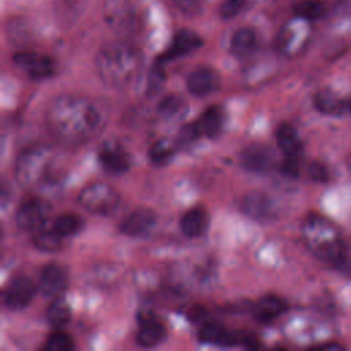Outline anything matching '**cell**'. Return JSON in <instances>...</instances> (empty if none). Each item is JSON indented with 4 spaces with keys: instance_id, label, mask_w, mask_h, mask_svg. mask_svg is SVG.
<instances>
[{
    "instance_id": "2e32d148",
    "label": "cell",
    "mask_w": 351,
    "mask_h": 351,
    "mask_svg": "<svg viewBox=\"0 0 351 351\" xmlns=\"http://www.w3.org/2000/svg\"><path fill=\"white\" fill-rule=\"evenodd\" d=\"M202 44L200 37L192 32V30H180L176 33L171 44L169 45L167 51L163 53V56L160 58V60L167 62L184 55H188L191 52H193L195 49H197Z\"/></svg>"
},
{
    "instance_id": "7402d4cb",
    "label": "cell",
    "mask_w": 351,
    "mask_h": 351,
    "mask_svg": "<svg viewBox=\"0 0 351 351\" xmlns=\"http://www.w3.org/2000/svg\"><path fill=\"white\" fill-rule=\"evenodd\" d=\"M195 125L202 137H215L222 129L223 112L219 107L211 106L195 121Z\"/></svg>"
},
{
    "instance_id": "e575fe53",
    "label": "cell",
    "mask_w": 351,
    "mask_h": 351,
    "mask_svg": "<svg viewBox=\"0 0 351 351\" xmlns=\"http://www.w3.org/2000/svg\"><path fill=\"white\" fill-rule=\"evenodd\" d=\"M281 173L287 177H298L299 174V158H287L281 165Z\"/></svg>"
},
{
    "instance_id": "484cf974",
    "label": "cell",
    "mask_w": 351,
    "mask_h": 351,
    "mask_svg": "<svg viewBox=\"0 0 351 351\" xmlns=\"http://www.w3.org/2000/svg\"><path fill=\"white\" fill-rule=\"evenodd\" d=\"M71 310L66 300L62 298H55L45 311V318L53 328H62L70 321Z\"/></svg>"
},
{
    "instance_id": "836d02e7",
    "label": "cell",
    "mask_w": 351,
    "mask_h": 351,
    "mask_svg": "<svg viewBox=\"0 0 351 351\" xmlns=\"http://www.w3.org/2000/svg\"><path fill=\"white\" fill-rule=\"evenodd\" d=\"M178 10L186 15H196L203 8V0H173Z\"/></svg>"
},
{
    "instance_id": "74e56055",
    "label": "cell",
    "mask_w": 351,
    "mask_h": 351,
    "mask_svg": "<svg viewBox=\"0 0 351 351\" xmlns=\"http://www.w3.org/2000/svg\"><path fill=\"white\" fill-rule=\"evenodd\" d=\"M347 166H348V170H350V174H351V154L347 158Z\"/></svg>"
},
{
    "instance_id": "f1b7e54d",
    "label": "cell",
    "mask_w": 351,
    "mask_h": 351,
    "mask_svg": "<svg viewBox=\"0 0 351 351\" xmlns=\"http://www.w3.org/2000/svg\"><path fill=\"white\" fill-rule=\"evenodd\" d=\"M174 149H176V144H173L167 138H160V140L155 141L151 145L149 152H148L151 163L155 165V166L166 165L171 159V156L174 154Z\"/></svg>"
},
{
    "instance_id": "8fae6325",
    "label": "cell",
    "mask_w": 351,
    "mask_h": 351,
    "mask_svg": "<svg viewBox=\"0 0 351 351\" xmlns=\"http://www.w3.org/2000/svg\"><path fill=\"white\" fill-rule=\"evenodd\" d=\"M14 63L33 80H43L53 73V63L48 56L22 51L14 55Z\"/></svg>"
},
{
    "instance_id": "d4e9b609",
    "label": "cell",
    "mask_w": 351,
    "mask_h": 351,
    "mask_svg": "<svg viewBox=\"0 0 351 351\" xmlns=\"http://www.w3.org/2000/svg\"><path fill=\"white\" fill-rule=\"evenodd\" d=\"M207 226V214L202 208H191L186 211L180 221V228L182 233L188 237L200 236Z\"/></svg>"
},
{
    "instance_id": "ac0fdd59",
    "label": "cell",
    "mask_w": 351,
    "mask_h": 351,
    "mask_svg": "<svg viewBox=\"0 0 351 351\" xmlns=\"http://www.w3.org/2000/svg\"><path fill=\"white\" fill-rule=\"evenodd\" d=\"M287 303L284 299L276 295L262 296L252 307V315L259 322H271L287 311Z\"/></svg>"
},
{
    "instance_id": "3957f363",
    "label": "cell",
    "mask_w": 351,
    "mask_h": 351,
    "mask_svg": "<svg viewBox=\"0 0 351 351\" xmlns=\"http://www.w3.org/2000/svg\"><path fill=\"white\" fill-rule=\"evenodd\" d=\"M143 58L138 49L126 43H111L100 49L96 59L99 77L110 86L122 88L138 75Z\"/></svg>"
},
{
    "instance_id": "83f0119b",
    "label": "cell",
    "mask_w": 351,
    "mask_h": 351,
    "mask_svg": "<svg viewBox=\"0 0 351 351\" xmlns=\"http://www.w3.org/2000/svg\"><path fill=\"white\" fill-rule=\"evenodd\" d=\"M186 111V104L184 99L178 95L166 96L158 106V112L165 119H173L181 117Z\"/></svg>"
},
{
    "instance_id": "6da1fadb",
    "label": "cell",
    "mask_w": 351,
    "mask_h": 351,
    "mask_svg": "<svg viewBox=\"0 0 351 351\" xmlns=\"http://www.w3.org/2000/svg\"><path fill=\"white\" fill-rule=\"evenodd\" d=\"M45 122L58 140L80 144L99 133L103 126V117L99 107L86 99L60 96L47 107Z\"/></svg>"
},
{
    "instance_id": "ba28073f",
    "label": "cell",
    "mask_w": 351,
    "mask_h": 351,
    "mask_svg": "<svg viewBox=\"0 0 351 351\" xmlns=\"http://www.w3.org/2000/svg\"><path fill=\"white\" fill-rule=\"evenodd\" d=\"M240 163L250 173L266 174L273 169L276 156L270 147L263 144H251L243 149Z\"/></svg>"
},
{
    "instance_id": "d590c367",
    "label": "cell",
    "mask_w": 351,
    "mask_h": 351,
    "mask_svg": "<svg viewBox=\"0 0 351 351\" xmlns=\"http://www.w3.org/2000/svg\"><path fill=\"white\" fill-rule=\"evenodd\" d=\"M148 81H149V82H148V89H149V90H154V93H155L156 90L160 89V85H162L163 81H165V74H163V71H162L159 67H155V69L152 70V73H151Z\"/></svg>"
},
{
    "instance_id": "4fadbf2b",
    "label": "cell",
    "mask_w": 351,
    "mask_h": 351,
    "mask_svg": "<svg viewBox=\"0 0 351 351\" xmlns=\"http://www.w3.org/2000/svg\"><path fill=\"white\" fill-rule=\"evenodd\" d=\"M156 223V214L149 208H137L129 213L119 225V232L130 236L140 237L151 232Z\"/></svg>"
},
{
    "instance_id": "8992f818",
    "label": "cell",
    "mask_w": 351,
    "mask_h": 351,
    "mask_svg": "<svg viewBox=\"0 0 351 351\" xmlns=\"http://www.w3.org/2000/svg\"><path fill=\"white\" fill-rule=\"evenodd\" d=\"M78 203L89 213L103 215L110 214L117 208L119 196L111 185L106 182H92L80 192Z\"/></svg>"
},
{
    "instance_id": "4dcf8cb0",
    "label": "cell",
    "mask_w": 351,
    "mask_h": 351,
    "mask_svg": "<svg viewBox=\"0 0 351 351\" xmlns=\"http://www.w3.org/2000/svg\"><path fill=\"white\" fill-rule=\"evenodd\" d=\"M74 347L71 337L64 332H53L47 337L45 351H70Z\"/></svg>"
},
{
    "instance_id": "44dd1931",
    "label": "cell",
    "mask_w": 351,
    "mask_h": 351,
    "mask_svg": "<svg viewBox=\"0 0 351 351\" xmlns=\"http://www.w3.org/2000/svg\"><path fill=\"white\" fill-rule=\"evenodd\" d=\"M166 336V329L163 324H160L155 318H147L143 321L137 335H136V341L145 348H151L158 346L159 343L163 341Z\"/></svg>"
},
{
    "instance_id": "7c38bea8",
    "label": "cell",
    "mask_w": 351,
    "mask_h": 351,
    "mask_svg": "<svg viewBox=\"0 0 351 351\" xmlns=\"http://www.w3.org/2000/svg\"><path fill=\"white\" fill-rule=\"evenodd\" d=\"M101 167L114 176L123 174L130 167V156L123 147L114 141H106L99 151Z\"/></svg>"
},
{
    "instance_id": "7a4b0ae2",
    "label": "cell",
    "mask_w": 351,
    "mask_h": 351,
    "mask_svg": "<svg viewBox=\"0 0 351 351\" xmlns=\"http://www.w3.org/2000/svg\"><path fill=\"white\" fill-rule=\"evenodd\" d=\"M300 233L313 255L337 271L351 276L348 245L341 229L333 221L319 214H310L303 219Z\"/></svg>"
},
{
    "instance_id": "9a60e30c",
    "label": "cell",
    "mask_w": 351,
    "mask_h": 351,
    "mask_svg": "<svg viewBox=\"0 0 351 351\" xmlns=\"http://www.w3.org/2000/svg\"><path fill=\"white\" fill-rule=\"evenodd\" d=\"M219 86V75L211 67H197L186 77V88L193 96H207Z\"/></svg>"
},
{
    "instance_id": "d6986e66",
    "label": "cell",
    "mask_w": 351,
    "mask_h": 351,
    "mask_svg": "<svg viewBox=\"0 0 351 351\" xmlns=\"http://www.w3.org/2000/svg\"><path fill=\"white\" fill-rule=\"evenodd\" d=\"M197 337L202 343L221 347H229L241 343V339L236 333L226 330L217 322H208L203 325L197 333Z\"/></svg>"
},
{
    "instance_id": "30bf717a",
    "label": "cell",
    "mask_w": 351,
    "mask_h": 351,
    "mask_svg": "<svg viewBox=\"0 0 351 351\" xmlns=\"http://www.w3.org/2000/svg\"><path fill=\"white\" fill-rule=\"evenodd\" d=\"M240 210L247 217L255 221H265V219L274 218L277 207L274 200L269 195L263 192L252 191L241 197Z\"/></svg>"
},
{
    "instance_id": "ffe728a7",
    "label": "cell",
    "mask_w": 351,
    "mask_h": 351,
    "mask_svg": "<svg viewBox=\"0 0 351 351\" xmlns=\"http://www.w3.org/2000/svg\"><path fill=\"white\" fill-rule=\"evenodd\" d=\"M276 141L280 151L287 158H300L302 140L296 129L289 123H281L276 130Z\"/></svg>"
},
{
    "instance_id": "4316f807",
    "label": "cell",
    "mask_w": 351,
    "mask_h": 351,
    "mask_svg": "<svg viewBox=\"0 0 351 351\" xmlns=\"http://www.w3.org/2000/svg\"><path fill=\"white\" fill-rule=\"evenodd\" d=\"M293 12L296 16L313 22L324 18L326 14V5L321 0H300L295 4Z\"/></svg>"
},
{
    "instance_id": "d6a6232c",
    "label": "cell",
    "mask_w": 351,
    "mask_h": 351,
    "mask_svg": "<svg viewBox=\"0 0 351 351\" xmlns=\"http://www.w3.org/2000/svg\"><path fill=\"white\" fill-rule=\"evenodd\" d=\"M244 7V0H223L219 5V15L223 19H229L236 16Z\"/></svg>"
},
{
    "instance_id": "e0dca14e",
    "label": "cell",
    "mask_w": 351,
    "mask_h": 351,
    "mask_svg": "<svg viewBox=\"0 0 351 351\" xmlns=\"http://www.w3.org/2000/svg\"><path fill=\"white\" fill-rule=\"evenodd\" d=\"M314 106L315 108L325 114L332 117H339L348 111V99L340 96L339 93L329 90V89H321L314 95Z\"/></svg>"
},
{
    "instance_id": "52a82bcc",
    "label": "cell",
    "mask_w": 351,
    "mask_h": 351,
    "mask_svg": "<svg viewBox=\"0 0 351 351\" xmlns=\"http://www.w3.org/2000/svg\"><path fill=\"white\" fill-rule=\"evenodd\" d=\"M49 204L41 197H30L25 200L16 210L15 222L22 230H36L47 222Z\"/></svg>"
},
{
    "instance_id": "cb8c5ba5",
    "label": "cell",
    "mask_w": 351,
    "mask_h": 351,
    "mask_svg": "<svg viewBox=\"0 0 351 351\" xmlns=\"http://www.w3.org/2000/svg\"><path fill=\"white\" fill-rule=\"evenodd\" d=\"M258 44L256 33L250 27H241L236 30L230 38V52L237 58L250 55Z\"/></svg>"
},
{
    "instance_id": "5bb4252c",
    "label": "cell",
    "mask_w": 351,
    "mask_h": 351,
    "mask_svg": "<svg viewBox=\"0 0 351 351\" xmlns=\"http://www.w3.org/2000/svg\"><path fill=\"white\" fill-rule=\"evenodd\" d=\"M67 287V276L58 263H48L43 267L38 281L40 292L47 298H59Z\"/></svg>"
},
{
    "instance_id": "5b68a950",
    "label": "cell",
    "mask_w": 351,
    "mask_h": 351,
    "mask_svg": "<svg viewBox=\"0 0 351 351\" xmlns=\"http://www.w3.org/2000/svg\"><path fill=\"white\" fill-rule=\"evenodd\" d=\"M311 38L310 22L295 15L293 19L288 21L277 33L276 47L277 49L287 55L295 56L304 51Z\"/></svg>"
},
{
    "instance_id": "1f68e13d",
    "label": "cell",
    "mask_w": 351,
    "mask_h": 351,
    "mask_svg": "<svg viewBox=\"0 0 351 351\" xmlns=\"http://www.w3.org/2000/svg\"><path fill=\"white\" fill-rule=\"evenodd\" d=\"M200 133L193 123H188V125H184L181 129H180V133H178V137H177V144L180 147H188L191 144H193L197 138H200Z\"/></svg>"
},
{
    "instance_id": "f35d334b",
    "label": "cell",
    "mask_w": 351,
    "mask_h": 351,
    "mask_svg": "<svg viewBox=\"0 0 351 351\" xmlns=\"http://www.w3.org/2000/svg\"><path fill=\"white\" fill-rule=\"evenodd\" d=\"M348 111L351 112V97L348 99Z\"/></svg>"
},
{
    "instance_id": "277c9868",
    "label": "cell",
    "mask_w": 351,
    "mask_h": 351,
    "mask_svg": "<svg viewBox=\"0 0 351 351\" xmlns=\"http://www.w3.org/2000/svg\"><path fill=\"white\" fill-rule=\"evenodd\" d=\"M52 151L45 145H33L21 152L15 163V178L22 186L43 184L48 176L52 162Z\"/></svg>"
},
{
    "instance_id": "8d00e7d4",
    "label": "cell",
    "mask_w": 351,
    "mask_h": 351,
    "mask_svg": "<svg viewBox=\"0 0 351 351\" xmlns=\"http://www.w3.org/2000/svg\"><path fill=\"white\" fill-rule=\"evenodd\" d=\"M308 174L317 181H325L328 178V171L321 163H311L308 166Z\"/></svg>"
},
{
    "instance_id": "f546056e",
    "label": "cell",
    "mask_w": 351,
    "mask_h": 351,
    "mask_svg": "<svg viewBox=\"0 0 351 351\" xmlns=\"http://www.w3.org/2000/svg\"><path fill=\"white\" fill-rule=\"evenodd\" d=\"M52 225L62 237H67L80 232L82 226V219L75 214H62L56 217Z\"/></svg>"
},
{
    "instance_id": "603a6c76",
    "label": "cell",
    "mask_w": 351,
    "mask_h": 351,
    "mask_svg": "<svg viewBox=\"0 0 351 351\" xmlns=\"http://www.w3.org/2000/svg\"><path fill=\"white\" fill-rule=\"evenodd\" d=\"M63 237L55 230L53 225H48L47 222L34 230L33 234V245L44 252H55L62 248Z\"/></svg>"
},
{
    "instance_id": "9c48e42d",
    "label": "cell",
    "mask_w": 351,
    "mask_h": 351,
    "mask_svg": "<svg viewBox=\"0 0 351 351\" xmlns=\"http://www.w3.org/2000/svg\"><path fill=\"white\" fill-rule=\"evenodd\" d=\"M34 292L36 287L29 277L16 276L7 284L3 292L4 304L10 310H22L32 302Z\"/></svg>"
}]
</instances>
